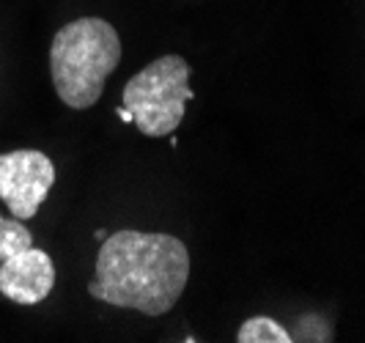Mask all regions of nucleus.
Returning a JSON list of instances; mask_svg holds the SVG:
<instances>
[{"mask_svg":"<svg viewBox=\"0 0 365 343\" xmlns=\"http://www.w3.org/2000/svg\"><path fill=\"white\" fill-rule=\"evenodd\" d=\"M187 280L190 250L182 239L121 228L102 242L88 294L105 305L165 316L182 300Z\"/></svg>","mask_w":365,"mask_h":343,"instance_id":"nucleus-1","label":"nucleus"},{"mask_svg":"<svg viewBox=\"0 0 365 343\" xmlns=\"http://www.w3.org/2000/svg\"><path fill=\"white\" fill-rule=\"evenodd\" d=\"M121 36L102 17H80L53 36L50 74L58 99L72 110L99 102L108 77L121 63Z\"/></svg>","mask_w":365,"mask_h":343,"instance_id":"nucleus-2","label":"nucleus"},{"mask_svg":"<svg viewBox=\"0 0 365 343\" xmlns=\"http://www.w3.org/2000/svg\"><path fill=\"white\" fill-rule=\"evenodd\" d=\"M190 63L182 55L168 53L151 61L146 69L129 77L121 93V108L146 138H170L184 121L190 88Z\"/></svg>","mask_w":365,"mask_h":343,"instance_id":"nucleus-3","label":"nucleus"},{"mask_svg":"<svg viewBox=\"0 0 365 343\" xmlns=\"http://www.w3.org/2000/svg\"><path fill=\"white\" fill-rule=\"evenodd\" d=\"M55 184V165L36 148H17L0 154V200L11 217L31 220L50 195Z\"/></svg>","mask_w":365,"mask_h":343,"instance_id":"nucleus-4","label":"nucleus"},{"mask_svg":"<svg viewBox=\"0 0 365 343\" xmlns=\"http://www.w3.org/2000/svg\"><path fill=\"white\" fill-rule=\"evenodd\" d=\"M55 289V264L53 258L28 247L22 253L0 261V294L17 305H38Z\"/></svg>","mask_w":365,"mask_h":343,"instance_id":"nucleus-5","label":"nucleus"},{"mask_svg":"<svg viewBox=\"0 0 365 343\" xmlns=\"http://www.w3.org/2000/svg\"><path fill=\"white\" fill-rule=\"evenodd\" d=\"M239 343H292V332L269 316H253L237 332Z\"/></svg>","mask_w":365,"mask_h":343,"instance_id":"nucleus-6","label":"nucleus"},{"mask_svg":"<svg viewBox=\"0 0 365 343\" xmlns=\"http://www.w3.org/2000/svg\"><path fill=\"white\" fill-rule=\"evenodd\" d=\"M28 247H34V236L25 228V220L0 215V261L22 253Z\"/></svg>","mask_w":365,"mask_h":343,"instance_id":"nucleus-7","label":"nucleus"}]
</instances>
